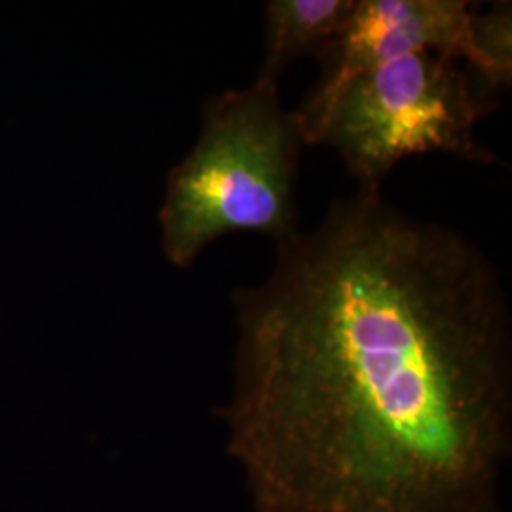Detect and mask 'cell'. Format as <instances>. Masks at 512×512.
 <instances>
[{"mask_svg":"<svg viewBox=\"0 0 512 512\" xmlns=\"http://www.w3.org/2000/svg\"><path fill=\"white\" fill-rule=\"evenodd\" d=\"M232 306L220 418L253 512H501L511 308L473 239L359 186Z\"/></svg>","mask_w":512,"mask_h":512,"instance_id":"cell-1","label":"cell"},{"mask_svg":"<svg viewBox=\"0 0 512 512\" xmlns=\"http://www.w3.org/2000/svg\"><path fill=\"white\" fill-rule=\"evenodd\" d=\"M308 137L279 82L256 76L203 105L202 131L167 175L158 220L167 260L190 268L213 241L255 232L274 241L300 230L296 181Z\"/></svg>","mask_w":512,"mask_h":512,"instance_id":"cell-2","label":"cell"},{"mask_svg":"<svg viewBox=\"0 0 512 512\" xmlns=\"http://www.w3.org/2000/svg\"><path fill=\"white\" fill-rule=\"evenodd\" d=\"M499 99L452 55H404L353 74L298 109L308 145L330 147L361 188H382L404 158L448 154L476 165L497 162L476 139V124Z\"/></svg>","mask_w":512,"mask_h":512,"instance_id":"cell-3","label":"cell"},{"mask_svg":"<svg viewBox=\"0 0 512 512\" xmlns=\"http://www.w3.org/2000/svg\"><path fill=\"white\" fill-rule=\"evenodd\" d=\"M473 4L465 0H355L340 35L317 55L321 97L353 74L404 55H452L467 65Z\"/></svg>","mask_w":512,"mask_h":512,"instance_id":"cell-4","label":"cell"},{"mask_svg":"<svg viewBox=\"0 0 512 512\" xmlns=\"http://www.w3.org/2000/svg\"><path fill=\"white\" fill-rule=\"evenodd\" d=\"M355 0H270L258 76L279 82L296 59L321 54L340 35Z\"/></svg>","mask_w":512,"mask_h":512,"instance_id":"cell-5","label":"cell"},{"mask_svg":"<svg viewBox=\"0 0 512 512\" xmlns=\"http://www.w3.org/2000/svg\"><path fill=\"white\" fill-rule=\"evenodd\" d=\"M484 90L499 99L512 84V4L494 2L488 12L473 10L469 21V59Z\"/></svg>","mask_w":512,"mask_h":512,"instance_id":"cell-6","label":"cell"}]
</instances>
